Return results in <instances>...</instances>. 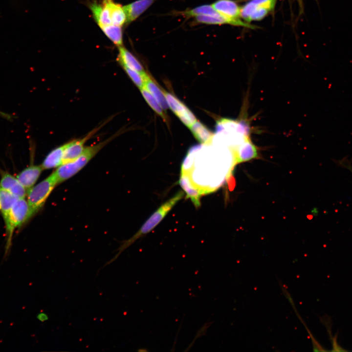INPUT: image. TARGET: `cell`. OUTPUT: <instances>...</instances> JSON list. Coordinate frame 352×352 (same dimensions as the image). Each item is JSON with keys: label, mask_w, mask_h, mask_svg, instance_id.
I'll return each mask as SVG.
<instances>
[{"label": "cell", "mask_w": 352, "mask_h": 352, "mask_svg": "<svg viewBox=\"0 0 352 352\" xmlns=\"http://www.w3.org/2000/svg\"><path fill=\"white\" fill-rule=\"evenodd\" d=\"M184 192L180 191L163 203L145 222L139 230L131 238L124 241L117 249L118 252L111 260L106 262L105 267L115 261L121 253L139 238L151 232L164 218L172 208L183 197Z\"/></svg>", "instance_id": "obj_1"}, {"label": "cell", "mask_w": 352, "mask_h": 352, "mask_svg": "<svg viewBox=\"0 0 352 352\" xmlns=\"http://www.w3.org/2000/svg\"><path fill=\"white\" fill-rule=\"evenodd\" d=\"M113 139L111 136L97 144L85 147L82 154L76 159L62 164L54 172L58 184L68 179L82 170L90 160L110 141Z\"/></svg>", "instance_id": "obj_2"}, {"label": "cell", "mask_w": 352, "mask_h": 352, "mask_svg": "<svg viewBox=\"0 0 352 352\" xmlns=\"http://www.w3.org/2000/svg\"><path fill=\"white\" fill-rule=\"evenodd\" d=\"M31 218L27 200L25 198H18L13 204L7 220L4 222L6 232L5 257L8 256L10 251L15 230L22 227Z\"/></svg>", "instance_id": "obj_3"}, {"label": "cell", "mask_w": 352, "mask_h": 352, "mask_svg": "<svg viewBox=\"0 0 352 352\" xmlns=\"http://www.w3.org/2000/svg\"><path fill=\"white\" fill-rule=\"evenodd\" d=\"M58 185L54 172L48 177L28 190V202L31 217L35 215L44 206L54 188Z\"/></svg>", "instance_id": "obj_4"}, {"label": "cell", "mask_w": 352, "mask_h": 352, "mask_svg": "<svg viewBox=\"0 0 352 352\" xmlns=\"http://www.w3.org/2000/svg\"><path fill=\"white\" fill-rule=\"evenodd\" d=\"M277 0H250L241 7V18L250 23L264 19L275 8Z\"/></svg>", "instance_id": "obj_5"}, {"label": "cell", "mask_w": 352, "mask_h": 352, "mask_svg": "<svg viewBox=\"0 0 352 352\" xmlns=\"http://www.w3.org/2000/svg\"><path fill=\"white\" fill-rule=\"evenodd\" d=\"M164 94L169 108L185 126L189 128L197 121L196 116L184 104L168 92L164 91Z\"/></svg>", "instance_id": "obj_6"}, {"label": "cell", "mask_w": 352, "mask_h": 352, "mask_svg": "<svg viewBox=\"0 0 352 352\" xmlns=\"http://www.w3.org/2000/svg\"><path fill=\"white\" fill-rule=\"evenodd\" d=\"M236 164L260 158L259 149L252 141L250 137L233 149Z\"/></svg>", "instance_id": "obj_7"}, {"label": "cell", "mask_w": 352, "mask_h": 352, "mask_svg": "<svg viewBox=\"0 0 352 352\" xmlns=\"http://www.w3.org/2000/svg\"><path fill=\"white\" fill-rule=\"evenodd\" d=\"M0 187L18 198H25L27 190L16 176L0 168Z\"/></svg>", "instance_id": "obj_8"}, {"label": "cell", "mask_w": 352, "mask_h": 352, "mask_svg": "<svg viewBox=\"0 0 352 352\" xmlns=\"http://www.w3.org/2000/svg\"><path fill=\"white\" fill-rule=\"evenodd\" d=\"M213 7L222 16L235 22L241 19V7L234 0H217L212 4Z\"/></svg>", "instance_id": "obj_9"}, {"label": "cell", "mask_w": 352, "mask_h": 352, "mask_svg": "<svg viewBox=\"0 0 352 352\" xmlns=\"http://www.w3.org/2000/svg\"><path fill=\"white\" fill-rule=\"evenodd\" d=\"M98 129H95L84 137L67 142L65 150L62 164L71 161L78 157L84 151L86 141Z\"/></svg>", "instance_id": "obj_10"}, {"label": "cell", "mask_w": 352, "mask_h": 352, "mask_svg": "<svg viewBox=\"0 0 352 352\" xmlns=\"http://www.w3.org/2000/svg\"><path fill=\"white\" fill-rule=\"evenodd\" d=\"M43 170L41 165L30 164L21 171L16 177L28 191L35 185Z\"/></svg>", "instance_id": "obj_11"}, {"label": "cell", "mask_w": 352, "mask_h": 352, "mask_svg": "<svg viewBox=\"0 0 352 352\" xmlns=\"http://www.w3.org/2000/svg\"><path fill=\"white\" fill-rule=\"evenodd\" d=\"M156 0H137L123 6L127 16V23L137 19Z\"/></svg>", "instance_id": "obj_12"}, {"label": "cell", "mask_w": 352, "mask_h": 352, "mask_svg": "<svg viewBox=\"0 0 352 352\" xmlns=\"http://www.w3.org/2000/svg\"><path fill=\"white\" fill-rule=\"evenodd\" d=\"M117 61L121 66H125L141 74H146L143 66L138 60L123 45L118 46Z\"/></svg>", "instance_id": "obj_13"}, {"label": "cell", "mask_w": 352, "mask_h": 352, "mask_svg": "<svg viewBox=\"0 0 352 352\" xmlns=\"http://www.w3.org/2000/svg\"><path fill=\"white\" fill-rule=\"evenodd\" d=\"M109 10L112 24L122 26L127 22V16L123 6L113 0H103Z\"/></svg>", "instance_id": "obj_14"}, {"label": "cell", "mask_w": 352, "mask_h": 352, "mask_svg": "<svg viewBox=\"0 0 352 352\" xmlns=\"http://www.w3.org/2000/svg\"><path fill=\"white\" fill-rule=\"evenodd\" d=\"M67 143L52 150L41 164L44 170L59 167L63 163L64 152Z\"/></svg>", "instance_id": "obj_15"}, {"label": "cell", "mask_w": 352, "mask_h": 352, "mask_svg": "<svg viewBox=\"0 0 352 352\" xmlns=\"http://www.w3.org/2000/svg\"><path fill=\"white\" fill-rule=\"evenodd\" d=\"M89 8L94 20L99 27L111 24L109 9L104 3L94 2L90 4Z\"/></svg>", "instance_id": "obj_16"}, {"label": "cell", "mask_w": 352, "mask_h": 352, "mask_svg": "<svg viewBox=\"0 0 352 352\" xmlns=\"http://www.w3.org/2000/svg\"><path fill=\"white\" fill-rule=\"evenodd\" d=\"M189 128L200 143L204 145L211 143L214 134L201 122L197 120Z\"/></svg>", "instance_id": "obj_17"}, {"label": "cell", "mask_w": 352, "mask_h": 352, "mask_svg": "<svg viewBox=\"0 0 352 352\" xmlns=\"http://www.w3.org/2000/svg\"><path fill=\"white\" fill-rule=\"evenodd\" d=\"M145 88L155 98L164 110L169 108L164 90H162L154 81L148 76L145 81Z\"/></svg>", "instance_id": "obj_18"}, {"label": "cell", "mask_w": 352, "mask_h": 352, "mask_svg": "<svg viewBox=\"0 0 352 352\" xmlns=\"http://www.w3.org/2000/svg\"><path fill=\"white\" fill-rule=\"evenodd\" d=\"M18 198L0 187V210L4 222L7 220L12 205Z\"/></svg>", "instance_id": "obj_19"}, {"label": "cell", "mask_w": 352, "mask_h": 352, "mask_svg": "<svg viewBox=\"0 0 352 352\" xmlns=\"http://www.w3.org/2000/svg\"><path fill=\"white\" fill-rule=\"evenodd\" d=\"M105 35L117 47L123 45V31L121 26L108 24L100 27Z\"/></svg>", "instance_id": "obj_20"}, {"label": "cell", "mask_w": 352, "mask_h": 352, "mask_svg": "<svg viewBox=\"0 0 352 352\" xmlns=\"http://www.w3.org/2000/svg\"><path fill=\"white\" fill-rule=\"evenodd\" d=\"M182 15L186 17H194L202 15H217L219 13L216 11L211 4H204L192 9H187L181 12Z\"/></svg>", "instance_id": "obj_21"}, {"label": "cell", "mask_w": 352, "mask_h": 352, "mask_svg": "<svg viewBox=\"0 0 352 352\" xmlns=\"http://www.w3.org/2000/svg\"><path fill=\"white\" fill-rule=\"evenodd\" d=\"M144 99L150 107L165 121L167 122L168 118L163 109L153 95L145 88L140 89Z\"/></svg>", "instance_id": "obj_22"}, {"label": "cell", "mask_w": 352, "mask_h": 352, "mask_svg": "<svg viewBox=\"0 0 352 352\" xmlns=\"http://www.w3.org/2000/svg\"><path fill=\"white\" fill-rule=\"evenodd\" d=\"M122 66L130 79L139 89L144 88L145 81L149 76L147 73L143 74L125 66Z\"/></svg>", "instance_id": "obj_23"}, {"label": "cell", "mask_w": 352, "mask_h": 352, "mask_svg": "<svg viewBox=\"0 0 352 352\" xmlns=\"http://www.w3.org/2000/svg\"><path fill=\"white\" fill-rule=\"evenodd\" d=\"M37 319L41 322H44L47 320H48V316L46 313L45 312H40L37 315Z\"/></svg>", "instance_id": "obj_24"}, {"label": "cell", "mask_w": 352, "mask_h": 352, "mask_svg": "<svg viewBox=\"0 0 352 352\" xmlns=\"http://www.w3.org/2000/svg\"><path fill=\"white\" fill-rule=\"evenodd\" d=\"M0 115H3V116H5V117H8V118H9L8 116V115H7V114H6L5 113H4L2 112H1L0 111Z\"/></svg>", "instance_id": "obj_25"}, {"label": "cell", "mask_w": 352, "mask_h": 352, "mask_svg": "<svg viewBox=\"0 0 352 352\" xmlns=\"http://www.w3.org/2000/svg\"><path fill=\"white\" fill-rule=\"evenodd\" d=\"M138 352H147V351H148V350L142 348V349H141L138 350Z\"/></svg>", "instance_id": "obj_26"}, {"label": "cell", "mask_w": 352, "mask_h": 352, "mask_svg": "<svg viewBox=\"0 0 352 352\" xmlns=\"http://www.w3.org/2000/svg\"></svg>", "instance_id": "obj_27"}]
</instances>
